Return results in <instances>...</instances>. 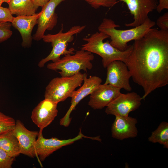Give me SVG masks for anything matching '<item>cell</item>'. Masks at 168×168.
<instances>
[{"mask_svg": "<svg viewBox=\"0 0 168 168\" xmlns=\"http://www.w3.org/2000/svg\"><path fill=\"white\" fill-rule=\"evenodd\" d=\"M132 45L125 63L134 82L142 88L144 100L168 84V30L151 28Z\"/></svg>", "mask_w": 168, "mask_h": 168, "instance_id": "6da1fadb", "label": "cell"}, {"mask_svg": "<svg viewBox=\"0 0 168 168\" xmlns=\"http://www.w3.org/2000/svg\"><path fill=\"white\" fill-rule=\"evenodd\" d=\"M149 18L142 24L134 28L125 30L116 29L120 26L114 21L104 18L98 27L99 31L107 35L110 38V43L114 47L121 51H124L128 47V43L139 39L145 35L156 24Z\"/></svg>", "mask_w": 168, "mask_h": 168, "instance_id": "7a4b0ae2", "label": "cell"}, {"mask_svg": "<svg viewBox=\"0 0 168 168\" xmlns=\"http://www.w3.org/2000/svg\"><path fill=\"white\" fill-rule=\"evenodd\" d=\"M110 38L107 35L101 32H96L88 37H85L83 40L86 42L83 44L81 49L94 53L102 58L103 67L106 68L112 62L116 60L125 63L132 49V45H129L124 51H121L112 46L109 41L104 40Z\"/></svg>", "mask_w": 168, "mask_h": 168, "instance_id": "3957f363", "label": "cell"}, {"mask_svg": "<svg viewBox=\"0 0 168 168\" xmlns=\"http://www.w3.org/2000/svg\"><path fill=\"white\" fill-rule=\"evenodd\" d=\"M62 25L61 29L56 34L44 35L42 38L44 42L51 43L52 49L50 53L46 57L42 59L38 65L42 68L45 64L50 61L55 62L60 58L63 55L73 54L75 50L73 48L67 49L69 43L72 42L74 39V35L78 34L86 28L85 25L75 26L71 27L65 32H63Z\"/></svg>", "mask_w": 168, "mask_h": 168, "instance_id": "277c9868", "label": "cell"}, {"mask_svg": "<svg viewBox=\"0 0 168 168\" xmlns=\"http://www.w3.org/2000/svg\"><path fill=\"white\" fill-rule=\"evenodd\" d=\"M94 56L92 53L81 49L73 54H68L58 60L49 63L47 68L51 70H60L61 77L72 76L83 70L87 72L91 70L93 65L91 61Z\"/></svg>", "mask_w": 168, "mask_h": 168, "instance_id": "5b68a950", "label": "cell"}, {"mask_svg": "<svg viewBox=\"0 0 168 168\" xmlns=\"http://www.w3.org/2000/svg\"><path fill=\"white\" fill-rule=\"evenodd\" d=\"M86 73L79 72L70 77H61L54 78L45 88L44 98L58 103L70 97L76 88L81 86Z\"/></svg>", "mask_w": 168, "mask_h": 168, "instance_id": "8992f818", "label": "cell"}, {"mask_svg": "<svg viewBox=\"0 0 168 168\" xmlns=\"http://www.w3.org/2000/svg\"><path fill=\"white\" fill-rule=\"evenodd\" d=\"M42 131L40 130L39 131L35 146L36 156H39L41 161H44L54 152L62 147L71 145L75 142L83 138L97 141L100 140L99 136L91 137L84 135L82 133L81 129L78 134L76 137L65 140H61L55 137L46 138L43 135Z\"/></svg>", "mask_w": 168, "mask_h": 168, "instance_id": "52a82bcc", "label": "cell"}, {"mask_svg": "<svg viewBox=\"0 0 168 168\" xmlns=\"http://www.w3.org/2000/svg\"><path fill=\"white\" fill-rule=\"evenodd\" d=\"M142 100V97L135 92L121 93L106 107L105 112L107 115L115 116H128L130 112L139 107Z\"/></svg>", "mask_w": 168, "mask_h": 168, "instance_id": "ba28073f", "label": "cell"}, {"mask_svg": "<svg viewBox=\"0 0 168 168\" xmlns=\"http://www.w3.org/2000/svg\"><path fill=\"white\" fill-rule=\"evenodd\" d=\"M102 79L96 76L86 77L83 80L84 83L79 89L74 91L70 97L71 104L65 115L60 119V124L67 127L69 125L71 118V113L74 110L78 103L84 98L90 95L102 82Z\"/></svg>", "mask_w": 168, "mask_h": 168, "instance_id": "9c48e42d", "label": "cell"}, {"mask_svg": "<svg viewBox=\"0 0 168 168\" xmlns=\"http://www.w3.org/2000/svg\"><path fill=\"white\" fill-rule=\"evenodd\" d=\"M107 68L106 78L104 84H110L121 89L131 91L132 87L129 83L131 73L125 63L119 60L114 61Z\"/></svg>", "mask_w": 168, "mask_h": 168, "instance_id": "30bf717a", "label": "cell"}, {"mask_svg": "<svg viewBox=\"0 0 168 168\" xmlns=\"http://www.w3.org/2000/svg\"><path fill=\"white\" fill-rule=\"evenodd\" d=\"M66 0H50L42 7L38 20L37 30L32 38L39 41L42 39L46 30H51L56 26L58 16L55 10L62 2Z\"/></svg>", "mask_w": 168, "mask_h": 168, "instance_id": "8fae6325", "label": "cell"}, {"mask_svg": "<svg viewBox=\"0 0 168 168\" xmlns=\"http://www.w3.org/2000/svg\"><path fill=\"white\" fill-rule=\"evenodd\" d=\"M125 3L130 13L133 16V21L126 23L127 27H135L143 23L149 17L148 15L156 9V0H119Z\"/></svg>", "mask_w": 168, "mask_h": 168, "instance_id": "7c38bea8", "label": "cell"}, {"mask_svg": "<svg viewBox=\"0 0 168 168\" xmlns=\"http://www.w3.org/2000/svg\"><path fill=\"white\" fill-rule=\"evenodd\" d=\"M58 103L44 98L33 110L31 116L33 123L40 130H43L53 121L57 116Z\"/></svg>", "mask_w": 168, "mask_h": 168, "instance_id": "4fadbf2b", "label": "cell"}, {"mask_svg": "<svg viewBox=\"0 0 168 168\" xmlns=\"http://www.w3.org/2000/svg\"><path fill=\"white\" fill-rule=\"evenodd\" d=\"M13 132L19 142L21 154L31 158L35 157V144L39 131L29 130L20 120H17Z\"/></svg>", "mask_w": 168, "mask_h": 168, "instance_id": "5bb4252c", "label": "cell"}, {"mask_svg": "<svg viewBox=\"0 0 168 168\" xmlns=\"http://www.w3.org/2000/svg\"><path fill=\"white\" fill-rule=\"evenodd\" d=\"M120 90L110 84H101L90 94L88 105L94 110L102 109L119 95Z\"/></svg>", "mask_w": 168, "mask_h": 168, "instance_id": "9a60e30c", "label": "cell"}, {"mask_svg": "<svg viewBox=\"0 0 168 168\" xmlns=\"http://www.w3.org/2000/svg\"><path fill=\"white\" fill-rule=\"evenodd\" d=\"M137 119L128 116H115L111 128L112 137L122 140L129 138H134L138 134L136 127Z\"/></svg>", "mask_w": 168, "mask_h": 168, "instance_id": "2e32d148", "label": "cell"}, {"mask_svg": "<svg viewBox=\"0 0 168 168\" xmlns=\"http://www.w3.org/2000/svg\"><path fill=\"white\" fill-rule=\"evenodd\" d=\"M40 12L29 16H18L14 17L11 24L19 32L22 38V46L29 47L32 43V30L37 24Z\"/></svg>", "mask_w": 168, "mask_h": 168, "instance_id": "e0dca14e", "label": "cell"}, {"mask_svg": "<svg viewBox=\"0 0 168 168\" xmlns=\"http://www.w3.org/2000/svg\"><path fill=\"white\" fill-rule=\"evenodd\" d=\"M0 147L12 157L15 158L21 154L20 144L13 130L0 135Z\"/></svg>", "mask_w": 168, "mask_h": 168, "instance_id": "ac0fdd59", "label": "cell"}, {"mask_svg": "<svg viewBox=\"0 0 168 168\" xmlns=\"http://www.w3.org/2000/svg\"><path fill=\"white\" fill-rule=\"evenodd\" d=\"M7 3L12 14L17 16L33 15L37 9L32 0H10Z\"/></svg>", "mask_w": 168, "mask_h": 168, "instance_id": "d6986e66", "label": "cell"}, {"mask_svg": "<svg viewBox=\"0 0 168 168\" xmlns=\"http://www.w3.org/2000/svg\"><path fill=\"white\" fill-rule=\"evenodd\" d=\"M148 141L153 143H158L168 148V123L161 122L157 128L152 133Z\"/></svg>", "mask_w": 168, "mask_h": 168, "instance_id": "ffe728a7", "label": "cell"}, {"mask_svg": "<svg viewBox=\"0 0 168 168\" xmlns=\"http://www.w3.org/2000/svg\"><path fill=\"white\" fill-rule=\"evenodd\" d=\"M15 124L13 118L0 112V135L13 130Z\"/></svg>", "mask_w": 168, "mask_h": 168, "instance_id": "44dd1931", "label": "cell"}, {"mask_svg": "<svg viewBox=\"0 0 168 168\" xmlns=\"http://www.w3.org/2000/svg\"><path fill=\"white\" fill-rule=\"evenodd\" d=\"M87 2L93 8L97 9L101 7L110 8L117 4L119 0H81Z\"/></svg>", "mask_w": 168, "mask_h": 168, "instance_id": "7402d4cb", "label": "cell"}, {"mask_svg": "<svg viewBox=\"0 0 168 168\" xmlns=\"http://www.w3.org/2000/svg\"><path fill=\"white\" fill-rule=\"evenodd\" d=\"M11 22H0V42L4 41L12 36V32L11 30Z\"/></svg>", "mask_w": 168, "mask_h": 168, "instance_id": "603a6c76", "label": "cell"}, {"mask_svg": "<svg viewBox=\"0 0 168 168\" xmlns=\"http://www.w3.org/2000/svg\"><path fill=\"white\" fill-rule=\"evenodd\" d=\"M15 159L0 147V168H12Z\"/></svg>", "mask_w": 168, "mask_h": 168, "instance_id": "cb8c5ba5", "label": "cell"}, {"mask_svg": "<svg viewBox=\"0 0 168 168\" xmlns=\"http://www.w3.org/2000/svg\"><path fill=\"white\" fill-rule=\"evenodd\" d=\"M14 18L8 8L0 6V22L11 23Z\"/></svg>", "mask_w": 168, "mask_h": 168, "instance_id": "d4e9b609", "label": "cell"}, {"mask_svg": "<svg viewBox=\"0 0 168 168\" xmlns=\"http://www.w3.org/2000/svg\"><path fill=\"white\" fill-rule=\"evenodd\" d=\"M156 24L160 30H168V12H166L159 17L156 21Z\"/></svg>", "mask_w": 168, "mask_h": 168, "instance_id": "484cf974", "label": "cell"}, {"mask_svg": "<svg viewBox=\"0 0 168 168\" xmlns=\"http://www.w3.org/2000/svg\"><path fill=\"white\" fill-rule=\"evenodd\" d=\"M168 9V0H159V3L156 8L158 13L161 12L165 9Z\"/></svg>", "mask_w": 168, "mask_h": 168, "instance_id": "4316f807", "label": "cell"}, {"mask_svg": "<svg viewBox=\"0 0 168 168\" xmlns=\"http://www.w3.org/2000/svg\"><path fill=\"white\" fill-rule=\"evenodd\" d=\"M50 0H32L34 5L37 9L39 7H43L46 5Z\"/></svg>", "mask_w": 168, "mask_h": 168, "instance_id": "83f0119b", "label": "cell"}, {"mask_svg": "<svg viewBox=\"0 0 168 168\" xmlns=\"http://www.w3.org/2000/svg\"><path fill=\"white\" fill-rule=\"evenodd\" d=\"M10 0H3V2H5L8 3Z\"/></svg>", "mask_w": 168, "mask_h": 168, "instance_id": "f1b7e54d", "label": "cell"}, {"mask_svg": "<svg viewBox=\"0 0 168 168\" xmlns=\"http://www.w3.org/2000/svg\"><path fill=\"white\" fill-rule=\"evenodd\" d=\"M3 3V0H0V6H1Z\"/></svg>", "mask_w": 168, "mask_h": 168, "instance_id": "f546056e", "label": "cell"}]
</instances>
